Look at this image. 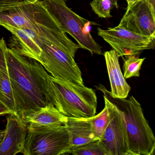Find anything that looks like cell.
<instances>
[{
    "instance_id": "cell-1",
    "label": "cell",
    "mask_w": 155,
    "mask_h": 155,
    "mask_svg": "<svg viewBox=\"0 0 155 155\" xmlns=\"http://www.w3.org/2000/svg\"><path fill=\"white\" fill-rule=\"evenodd\" d=\"M6 59L17 113L21 116L47 105H54L50 75L40 62L8 47Z\"/></svg>"
},
{
    "instance_id": "cell-2",
    "label": "cell",
    "mask_w": 155,
    "mask_h": 155,
    "mask_svg": "<svg viewBox=\"0 0 155 155\" xmlns=\"http://www.w3.org/2000/svg\"><path fill=\"white\" fill-rule=\"evenodd\" d=\"M38 32L42 53L40 62L53 78L84 85L82 73L75 60L80 48L48 12L38 22Z\"/></svg>"
},
{
    "instance_id": "cell-3",
    "label": "cell",
    "mask_w": 155,
    "mask_h": 155,
    "mask_svg": "<svg viewBox=\"0 0 155 155\" xmlns=\"http://www.w3.org/2000/svg\"><path fill=\"white\" fill-rule=\"evenodd\" d=\"M97 89L103 93L104 98L114 106L122 115L131 155H154L155 137L139 102L133 96L128 99L113 97L102 85H100Z\"/></svg>"
},
{
    "instance_id": "cell-4",
    "label": "cell",
    "mask_w": 155,
    "mask_h": 155,
    "mask_svg": "<svg viewBox=\"0 0 155 155\" xmlns=\"http://www.w3.org/2000/svg\"><path fill=\"white\" fill-rule=\"evenodd\" d=\"M54 105L68 117L90 118L97 112V98L92 89L50 76Z\"/></svg>"
},
{
    "instance_id": "cell-5",
    "label": "cell",
    "mask_w": 155,
    "mask_h": 155,
    "mask_svg": "<svg viewBox=\"0 0 155 155\" xmlns=\"http://www.w3.org/2000/svg\"><path fill=\"white\" fill-rule=\"evenodd\" d=\"M41 5L66 33L77 41L81 48L91 54L102 55L101 47L90 33L91 26L97 25L72 11L66 4V0H39Z\"/></svg>"
},
{
    "instance_id": "cell-6",
    "label": "cell",
    "mask_w": 155,
    "mask_h": 155,
    "mask_svg": "<svg viewBox=\"0 0 155 155\" xmlns=\"http://www.w3.org/2000/svg\"><path fill=\"white\" fill-rule=\"evenodd\" d=\"M24 149L25 155L68 154L71 148L70 137L65 125L49 127H28Z\"/></svg>"
},
{
    "instance_id": "cell-7",
    "label": "cell",
    "mask_w": 155,
    "mask_h": 155,
    "mask_svg": "<svg viewBox=\"0 0 155 155\" xmlns=\"http://www.w3.org/2000/svg\"><path fill=\"white\" fill-rule=\"evenodd\" d=\"M97 33L119 57L137 56L143 51L155 48V38L139 35L119 25L107 30L97 28Z\"/></svg>"
},
{
    "instance_id": "cell-8",
    "label": "cell",
    "mask_w": 155,
    "mask_h": 155,
    "mask_svg": "<svg viewBox=\"0 0 155 155\" xmlns=\"http://www.w3.org/2000/svg\"><path fill=\"white\" fill-rule=\"evenodd\" d=\"M119 26L139 35L155 38V0H140L127 9Z\"/></svg>"
},
{
    "instance_id": "cell-9",
    "label": "cell",
    "mask_w": 155,
    "mask_h": 155,
    "mask_svg": "<svg viewBox=\"0 0 155 155\" xmlns=\"http://www.w3.org/2000/svg\"><path fill=\"white\" fill-rule=\"evenodd\" d=\"M104 99L108 109L109 120L99 140L110 155H131L124 118L114 106Z\"/></svg>"
},
{
    "instance_id": "cell-10",
    "label": "cell",
    "mask_w": 155,
    "mask_h": 155,
    "mask_svg": "<svg viewBox=\"0 0 155 155\" xmlns=\"http://www.w3.org/2000/svg\"><path fill=\"white\" fill-rule=\"evenodd\" d=\"M41 3L23 4L0 10V25L15 28H29L37 30Z\"/></svg>"
},
{
    "instance_id": "cell-11",
    "label": "cell",
    "mask_w": 155,
    "mask_h": 155,
    "mask_svg": "<svg viewBox=\"0 0 155 155\" xmlns=\"http://www.w3.org/2000/svg\"><path fill=\"white\" fill-rule=\"evenodd\" d=\"M9 114L4 137L0 144V155L21 153L28 135V125L21 117L17 112Z\"/></svg>"
},
{
    "instance_id": "cell-12",
    "label": "cell",
    "mask_w": 155,
    "mask_h": 155,
    "mask_svg": "<svg viewBox=\"0 0 155 155\" xmlns=\"http://www.w3.org/2000/svg\"><path fill=\"white\" fill-rule=\"evenodd\" d=\"M4 28L12 34L10 38L9 48L21 55L34 59L40 62L42 49L38 28L37 30H34L26 28H15L9 27Z\"/></svg>"
},
{
    "instance_id": "cell-13",
    "label": "cell",
    "mask_w": 155,
    "mask_h": 155,
    "mask_svg": "<svg viewBox=\"0 0 155 155\" xmlns=\"http://www.w3.org/2000/svg\"><path fill=\"white\" fill-rule=\"evenodd\" d=\"M28 127H49L65 125L68 117L53 105H48L21 116Z\"/></svg>"
},
{
    "instance_id": "cell-14",
    "label": "cell",
    "mask_w": 155,
    "mask_h": 155,
    "mask_svg": "<svg viewBox=\"0 0 155 155\" xmlns=\"http://www.w3.org/2000/svg\"><path fill=\"white\" fill-rule=\"evenodd\" d=\"M104 56L110 81V95L114 98H126L131 88L126 81L120 69L119 56L113 49L106 51Z\"/></svg>"
},
{
    "instance_id": "cell-15",
    "label": "cell",
    "mask_w": 155,
    "mask_h": 155,
    "mask_svg": "<svg viewBox=\"0 0 155 155\" xmlns=\"http://www.w3.org/2000/svg\"><path fill=\"white\" fill-rule=\"evenodd\" d=\"M65 125L70 137V149L97 140L92 131L90 117H68Z\"/></svg>"
},
{
    "instance_id": "cell-16",
    "label": "cell",
    "mask_w": 155,
    "mask_h": 155,
    "mask_svg": "<svg viewBox=\"0 0 155 155\" xmlns=\"http://www.w3.org/2000/svg\"><path fill=\"white\" fill-rule=\"evenodd\" d=\"M7 47L4 38L0 39V101L12 112H17L6 59Z\"/></svg>"
},
{
    "instance_id": "cell-17",
    "label": "cell",
    "mask_w": 155,
    "mask_h": 155,
    "mask_svg": "<svg viewBox=\"0 0 155 155\" xmlns=\"http://www.w3.org/2000/svg\"><path fill=\"white\" fill-rule=\"evenodd\" d=\"M68 154L73 155H110L100 140H96L87 144L71 149Z\"/></svg>"
},
{
    "instance_id": "cell-18",
    "label": "cell",
    "mask_w": 155,
    "mask_h": 155,
    "mask_svg": "<svg viewBox=\"0 0 155 155\" xmlns=\"http://www.w3.org/2000/svg\"><path fill=\"white\" fill-rule=\"evenodd\" d=\"M91 127L95 139L99 140L108 123L109 111L107 105L105 104L104 109L97 115L90 117Z\"/></svg>"
},
{
    "instance_id": "cell-19",
    "label": "cell",
    "mask_w": 155,
    "mask_h": 155,
    "mask_svg": "<svg viewBox=\"0 0 155 155\" xmlns=\"http://www.w3.org/2000/svg\"><path fill=\"white\" fill-rule=\"evenodd\" d=\"M123 64V76L125 79L132 77H139L140 71L146 58H140L137 56L126 57Z\"/></svg>"
},
{
    "instance_id": "cell-20",
    "label": "cell",
    "mask_w": 155,
    "mask_h": 155,
    "mask_svg": "<svg viewBox=\"0 0 155 155\" xmlns=\"http://www.w3.org/2000/svg\"><path fill=\"white\" fill-rule=\"evenodd\" d=\"M93 11L99 18L111 17L110 12L113 8H118L117 0H93L90 3Z\"/></svg>"
},
{
    "instance_id": "cell-21",
    "label": "cell",
    "mask_w": 155,
    "mask_h": 155,
    "mask_svg": "<svg viewBox=\"0 0 155 155\" xmlns=\"http://www.w3.org/2000/svg\"><path fill=\"white\" fill-rule=\"evenodd\" d=\"M38 1V0H0V10L23 4L34 3Z\"/></svg>"
},
{
    "instance_id": "cell-22",
    "label": "cell",
    "mask_w": 155,
    "mask_h": 155,
    "mask_svg": "<svg viewBox=\"0 0 155 155\" xmlns=\"http://www.w3.org/2000/svg\"><path fill=\"white\" fill-rule=\"evenodd\" d=\"M11 113H12L11 111L1 101H0V116H3Z\"/></svg>"
},
{
    "instance_id": "cell-23",
    "label": "cell",
    "mask_w": 155,
    "mask_h": 155,
    "mask_svg": "<svg viewBox=\"0 0 155 155\" xmlns=\"http://www.w3.org/2000/svg\"><path fill=\"white\" fill-rule=\"evenodd\" d=\"M127 3V9L129 8L132 5H134L136 2H138L140 0H126Z\"/></svg>"
},
{
    "instance_id": "cell-24",
    "label": "cell",
    "mask_w": 155,
    "mask_h": 155,
    "mask_svg": "<svg viewBox=\"0 0 155 155\" xmlns=\"http://www.w3.org/2000/svg\"><path fill=\"white\" fill-rule=\"evenodd\" d=\"M4 133H5V130H0V144L4 137Z\"/></svg>"
}]
</instances>
